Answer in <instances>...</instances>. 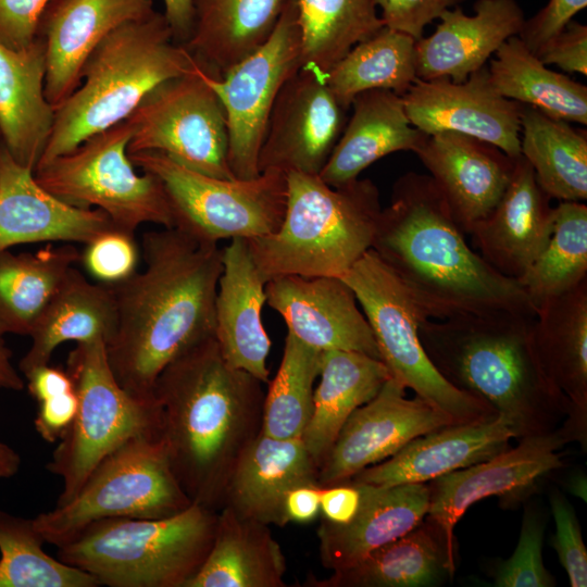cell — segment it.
<instances>
[{
	"instance_id": "cell-17",
	"label": "cell",
	"mask_w": 587,
	"mask_h": 587,
	"mask_svg": "<svg viewBox=\"0 0 587 587\" xmlns=\"http://www.w3.org/2000/svg\"><path fill=\"white\" fill-rule=\"evenodd\" d=\"M455 424L390 377L344 424L326 459L317 470L324 487L350 479L362 470L396 454L414 438Z\"/></svg>"
},
{
	"instance_id": "cell-14",
	"label": "cell",
	"mask_w": 587,
	"mask_h": 587,
	"mask_svg": "<svg viewBox=\"0 0 587 587\" xmlns=\"http://www.w3.org/2000/svg\"><path fill=\"white\" fill-rule=\"evenodd\" d=\"M301 29L297 0H287L267 40L208 83L226 115L228 165L238 179L260 174L259 151L274 102L284 84L301 67Z\"/></svg>"
},
{
	"instance_id": "cell-20",
	"label": "cell",
	"mask_w": 587,
	"mask_h": 587,
	"mask_svg": "<svg viewBox=\"0 0 587 587\" xmlns=\"http://www.w3.org/2000/svg\"><path fill=\"white\" fill-rule=\"evenodd\" d=\"M154 12L153 0H50L36 36L46 48L49 103L55 109L78 87L85 61L105 36Z\"/></svg>"
},
{
	"instance_id": "cell-47",
	"label": "cell",
	"mask_w": 587,
	"mask_h": 587,
	"mask_svg": "<svg viewBox=\"0 0 587 587\" xmlns=\"http://www.w3.org/2000/svg\"><path fill=\"white\" fill-rule=\"evenodd\" d=\"M555 533L552 546L572 587L587 586V549L575 510L557 489L550 495Z\"/></svg>"
},
{
	"instance_id": "cell-42",
	"label": "cell",
	"mask_w": 587,
	"mask_h": 587,
	"mask_svg": "<svg viewBox=\"0 0 587 587\" xmlns=\"http://www.w3.org/2000/svg\"><path fill=\"white\" fill-rule=\"evenodd\" d=\"M587 279V205L560 201L545 249L517 279L537 309Z\"/></svg>"
},
{
	"instance_id": "cell-58",
	"label": "cell",
	"mask_w": 587,
	"mask_h": 587,
	"mask_svg": "<svg viewBox=\"0 0 587 587\" xmlns=\"http://www.w3.org/2000/svg\"><path fill=\"white\" fill-rule=\"evenodd\" d=\"M21 466V457L7 444L0 441V478L14 476Z\"/></svg>"
},
{
	"instance_id": "cell-41",
	"label": "cell",
	"mask_w": 587,
	"mask_h": 587,
	"mask_svg": "<svg viewBox=\"0 0 587 587\" xmlns=\"http://www.w3.org/2000/svg\"><path fill=\"white\" fill-rule=\"evenodd\" d=\"M301 66L321 75L384 23L374 0H297Z\"/></svg>"
},
{
	"instance_id": "cell-16",
	"label": "cell",
	"mask_w": 587,
	"mask_h": 587,
	"mask_svg": "<svg viewBox=\"0 0 587 587\" xmlns=\"http://www.w3.org/2000/svg\"><path fill=\"white\" fill-rule=\"evenodd\" d=\"M347 111L323 75L301 66L272 108L259 151L260 173L319 175L346 125Z\"/></svg>"
},
{
	"instance_id": "cell-34",
	"label": "cell",
	"mask_w": 587,
	"mask_h": 587,
	"mask_svg": "<svg viewBox=\"0 0 587 587\" xmlns=\"http://www.w3.org/2000/svg\"><path fill=\"white\" fill-rule=\"evenodd\" d=\"M320 383L301 440L317 470L349 416L391 377L382 360L345 350L321 352Z\"/></svg>"
},
{
	"instance_id": "cell-55",
	"label": "cell",
	"mask_w": 587,
	"mask_h": 587,
	"mask_svg": "<svg viewBox=\"0 0 587 587\" xmlns=\"http://www.w3.org/2000/svg\"><path fill=\"white\" fill-rule=\"evenodd\" d=\"M321 491L319 484L298 486L289 491L285 501L287 519L295 523H310L321 513Z\"/></svg>"
},
{
	"instance_id": "cell-28",
	"label": "cell",
	"mask_w": 587,
	"mask_h": 587,
	"mask_svg": "<svg viewBox=\"0 0 587 587\" xmlns=\"http://www.w3.org/2000/svg\"><path fill=\"white\" fill-rule=\"evenodd\" d=\"M513 437L503 419L452 424L419 436L352 479L376 486L428 483L507 450Z\"/></svg>"
},
{
	"instance_id": "cell-31",
	"label": "cell",
	"mask_w": 587,
	"mask_h": 587,
	"mask_svg": "<svg viewBox=\"0 0 587 587\" xmlns=\"http://www.w3.org/2000/svg\"><path fill=\"white\" fill-rule=\"evenodd\" d=\"M46 48L36 37L22 50L0 43V135L10 155L35 171L50 137L54 108L45 95Z\"/></svg>"
},
{
	"instance_id": "cell-23",
	"label": "cell",
	"mask_w": 587,
	"mask_h": 587,
	"mask_svg": "<svg viewBox=\"0 0 587 587\" xmlns=\"http://www.w3.org/2000/svg\"><path fill=\"white\" fill-rule=\"evenodd\" d=\"M474 13L445 11L435 32L415 42L416 77L462 83L486 65L500 46L517 36L525 14L516 0H476Z\"/></svg>"
},
{
	"instance_id": "cell-51",
	"label": "cell",
	"mask_w": 587,
	"mask_h": 587,
	"mask_svg": "<svg viewBox=\"0 0 587 587\" xmlns=\"http://www.w3.org/2000/svg\"><path fill=\"white\" fill-rule=\"evenodd\" d=\"M536 55L545 65L587 75V26L572 20Z\"/></svg>"
},
{
	"instance_id": "cell-54",
	"label": "cell",
	"mask_w": 587,
	"mask_h": 587,
	"mask_svg": "<svg viewBox=\"0 0 587 587\" xmlns=\"http://www.w3.org/2000/svg\"><path fill=\"white\" fill-rule=\"evenodd\" d=\"M25 377L28 392L37 402L75 389L66 369L62 370L49 364L30 370Z\"/></svg>"
},
{
	"instance_id": "cell-57",
	"label": "cell",
	"mask_w": 587,
	"mask_h": 587,
	"mask_svg": "<svg viewBox=\"0 0 587 587\" xmlns=\"http://www.w3.org/2000/svg\"><path fill=\"white\" fill-rule=\"evenodd\" d=\"M11 354L0 336V388L20 391L25 384L11 362Z\"/></svg>"
},
{
	"instance_id": "cell-60",
	"label": "cell",
	"mask_w": 587,
	"mask_h": 587,
	"mask_svg": "<svg viewBox=\"0 0 587 587\" xmlns=\"http://www.w3.org/2000/svg\"><path fill=\"white\" fill-rule=\"evenodd\" d=\"M1 141H2V140H1V135H0V145H1Z\"/></svg>"
},
{
	"instance_id": "cell-59",
	"label": "cell",
	"mask_w": 587,
	"mask_h": 587,
	"mask_svg": "<svg viewBox=\"0 0 587 587\" xmlns=\"http://www.w3.org/2000/svg\"><path fill=\"white\" fill-rule=\"evenodd\" d=\"M587 479L586 475L582 472L572 474L566 482V489L573 496L584 500H587Z\"/></svg>"
},
{
	"instance_id": "cell-3",
	"label": "cell",
	"mask_w": 587,
	"mask_h": 587,
	"mask_svg": "<svg viewBox=\"0 0 587 587\" xmlns=\"http://www.w3.org/2000/svg\"><path fill=\"white\" fill-rule=\"evenodd\" d=\"M429 175L408 172L382 209L372 249L403 283L425 319L536 309L516 279L495 270L464 239Z\"/></svg>"
},
{
	"instance_id": "cell-5",
	"label": "cell",
	"mask_w": 587,
	"mask_h": 587,
	"mask_svg": "<svg viewBox=\"0 0 587 587\" xmlns=\"http://www.w3.org/2000/svg\"><path fill=\"white\" fill-rule=\"evenodd\" d=\"M198 65L175 40L163 13L116 27L88 55L78 87L54 109L52 130L36 168L125 121L155 86Z\"/></svg>"
},
{
	"instance_id": "cell-1",
	"label": "cell",
	"mask_w": 587,
	"mask_h": 587,
	"mask_svg": "<svg viewBox=\"0 0 587 587\" xmlns=\"http://www.w3.org/2000/svg\"><path fill=\"white\" fill-rule=\"evenodd\" d=\"M140 248L143 271L111 284L117 326L105 352L117 383L150 400L162 370L214 336L223 249L174 227L146 232Z\"/></svg>"
},
{
	"instance_id": "cell-43",
	"label": "cell",
	"mask_w": 587,
	"mask_h": 587,
	"mask_svg": "<svg viewBox=\"0 0 587 587\" xmlns=\"http://www.w3.org/2000/svg\"><path fill=\"white\" fill-rule=\"evenodd\" d=\"M320 350L287 333L278 371L263 403L262 433L278 439H300L313 407Z\"/></svg>"
},
{
	"instance_id": "cell-9",
	"label": "cell",
	"mask_w": 587,
	"mask_h": 587,
	"mask_svg": "<svg viewBox=\"0 0 587 587\" xmlns=\"http://www.w3.org/2000/svg\"><path fill=\"white\" fill-rule=\"evenodd\" d=\"M340 278L354 292L392 378L455 424L498 416L489 404L452 386L433 365L419 336L420 321L425 317L403 283L373 249Z\"/></svg>"
},
{
	"instance_id": "cell-56",
	"label": "cell",
	"mask_w": 587,
	"mask_h": 587,
	"mask_svg": "<svg viewBox=\"0 0 587 587\" xmlns=\"http://www.w3.org/2000/svg\"><path fill=\"white\" fill-rule=\"evenodd\" d=\"M164 16L179 43H185L192 27L191 0H163Z\"/></svg>"
},
{
	"instance_id": "cell-36",
	"label": "cell",
	"mask_w": 587,
	"mask_h": 587,
	"mask_svg": "<svg viewBox=\"0 0 587 587\" xmlns=\"http://www.w3.org/2000/svg\"><path fill=\"white\" fill-rule=\"evenodd\" d=\"M286 571L268 525L223 507L209 554L186 587H285Z\"/></svg>"
},
{
	"instance_id": "cell-22",
	"label": "cell",
	"mask_w": 587,
	"mask_h": 587,
	"mask_svg": "<svg viewBox=\"0 0 587 587\" xmlns=\"http://www.w3.org/2000/svg\"><path fill=\"white\" fill-rule=\"evenodd\" d=\"M115 228L101 210L68 204L42 188L1 141L0 251L42 241L88 243Z\"/></svg>"
},
{
	"instance_id": "cell-45",
	"label": "cell",
	"mask_w": 587,
	"mask_h": 587,
	"mask_svg": "<svg viewBox=\"0 0 587 587\" xmlns=\"http://www.w3.org/2000/svg\"><path fill=\"white\" fill-rule=\"evenodd\" d=\"M546 521L542 513L528 507L523 515L517 546L513 554L492 571L496 587H553L554 577L542 560Z\"/></svg>"
},
{
	"instance_id": "cell-39",
	"label": "cell",
	"mask_w": 587,
	"mask_h": 587,
	"mask_svg": "<svg viewBox=\"0 0 587 587\" xmlns=\"http://www.w3.org/2000/svg\"><path fill=\"white\" fill-rule=\"evenodd\" d=\"M80 252L72 243L47 245L35 253L0 251V336L32 333Z\"/></svg>"
},
{
	"instance_id": "cell-12",
	"label": "cell",
	"mask_w": 587,
	"mask_h": 587,
	"mask_svg": "<svg viewBox=\"0 0 587 587\" xmlns=\"http://www.w3.org/2000/svg\"><path fill=\"white\" fill-rule=\"evenodd\" d=\"M132 125L125 120L34 171L37 183L62 201L104 212L134 234L143 223L173 228L165 192L151 174H138L127 154Z\"/></svg>"
},
{
	"instance_id": "cell-24",
	"label": "cell",
	"mask_w": 587,
	"mask_h": 587,
	"mask_svg": "<svg viewBox=\"0 0 587 587\" xmlns=\"http://www.w3.org/2000/svg\"><path fill=\"white\" fill-rule=\"evenodd\" d=\"M550 200L529 163L517 157L499 202L470 232L483 259L502 275L517 280L550 239L554 221Z\"/></svg>"
},
{
	"instance_id": "cell-40",
	"label": "cell",
	"mask_w": 587,
	"mask_h": 587,
	"mask_svg": "<svg viewBox=\"0 0 587 587\" xmlns=\"http://www.w3.org/2000/svg\"><path fill=\"white\" fill-rule=\"evenodd\" d=\"M415 42L412 36L384 26L353 46L324 79L348 110L363 91L385 89L402 96L417 78Z\"/></svg>"
},
{
	"instance_id": "cell-11",
	"label": "cell",
	"mask_w": 587,
	"mask_h": 587,
	"mask_svg": "<svg viewBox=\"0 0 587 587\" xmlns=\"http://www.w3.org/2000/svg\"><path fill=\"white\" fill-rule=\"evenodd\" d=\"M163 187L173 227L197 239L263 237L276 232L287 205V175L266 170L250 179H223L180 165L160 152L128 154Z\"/></svg>"
},
{
	"instance_id": "cell-50",
	"label": "cell",
	"mask_w": 587,
	"mask_h": 587,
	"mask_svg": "<svg viewBox=\"0 0 587 587\" xmlns=\"http://www.w3.org/2000/svg\"><path fill=\"white\" fill-rule=\"evenodd\" d=\"M586 5L587 0H549L534 16L525 20L519 37L536 54Z\"/></svg>"
},
{
	"instance_id": "cell-44",
	"label": "cell",
	"mask_w": 587,
	"mask_h": 587,
	"mask_svg": "<svg viewBox=\"0 0 587 587\" xmlns=\"http://www.w3.org/2000/svg\"><path fill=\"white\" fill-rule=\"evenodd\" d=\"M33 519L0 510V587H98L89 573L45 552Z\"/></svg>"
},
{
	"instance_id": "cell-25",
	"label": "cell",
	"mask_w": 587,
	"mask_h": 587,
	"mask_svg": "<svg viewBox=\"0 0 587 587\" xmlns=\"http://www.w3.org/2000/svg\"><path fill=\"white\" fill-rule=\"evenodd\" d=\"M357 483L361 500L354 516L346 524H333L322 519L316 532L319 559L322 566L330 571L353 566L374 550L413 529L428 512L426 483L394 486Z\"/></svg>"
},
{
	"instance_id": "cell-52",
	"label": "cell",
	"mask_w": 587,
	"mask_h": 587,
	"mask_svg": "<svg viewBox=\"0 0 587 587\" xmlns=\"http://www.w3.org/2000/svg\"><path fill=\"white\" fill-rule=\"evenodd\" d=\"M77 408L75 389L38 402L34 421L37 433L48 442L59 441L73 423Z\"/></svg>"
},
{
	"instance_id": "cell-53",
	"label": "cell",
	"mask_w": 587,
	"mask_h": 587,
	"mask_svg": "<svg viewBox=\"0 0 587 587\" xmlns=\"http://www.w3.org/2000/svg\"><path fill=\"white\" fill-rule=\"evenodd\" d=\"M361 500L359 484L352 478L324 486L321 491V514L333 524H346L357 513Z\"/></svg>"
},
{
	"instance_id": "cell-49",
	"label": "cell",
	"mask_w": 587,
	"mask_h": 587,
	"mask_svg": "<svg viewBox=\"0 0 587 587\" xmlns=\"http://www.w3.org/2000/svg\"><path fill=\"white\" fill-rule=\"evenodd\" d=\"M49 1L0 0V43L12 50H22L32 45Z\"/></svg>"
},
{
	"instance_id": "cell-38",
	"label": "cell",
	"mask_w": 587,
	"mask_h": 587,
	"mask_svg": "<svg viewBox=\"0 0 587 587\" xmlns=\"http://www.w3.org/2000/svg\"><path fill=\"white\" fill-rule=\"evenodd\" d=\"M521 155L539 187L552 199H587V136L569 122L530 105H521Z\"/></svg>"
},
{
	"instance_id": "cell-10",
	"label": "cell",
	"mask_w": 587,
	"mask_h": 587,
	"mask_svg": "<svg viewBox=\"0 0 587 587\" xmlns=\"http://www.w3.org/2000/svg\"><path fill=\"white\" fill-rule=\"evenodd\" d=\"M191 504L171 469L161 437L141 435L104 457L71 501L33 520L45 542L59 547L97 521L163 519Z\"/></svg>"
},
{
	"instance_id": "cell-32",
	"label": "cell",
	"mask_w": 587,
	"mask_h": 587,
	"mask_svg": "<svg viewBox=\"0 0 587 587\" xmlns=\"http://www.w3.org/2000/svg\"><path fill=\"white\" fill-rule=\"evenodd\" d=\"M455 552L427 516L401 537L379 547L351 567L326 578L309 575L305 587H434L452 579Z\"/></svg>"
},
{
	"instance_id": "cell-27",
	"label": "cell",
	"mask_w": 587,
	"mask_h": 587,
	"mask_svg": "<svg viewBox=\"0 0 587 587\" xmlns=\"http://www.w3.org/2000/svg\"><path fill=\"white\" fill-rule=\"evenodd\" d=\"M309 484H319L317 465L301 438L278 439L261 432L236 463L223 507L265 525L283 527L289 523L287 495Z\"/></svg>"
},
{
	"instance_id": "cell-21",
	"label": "cell",
	"mask_w": 587,
	"mask_h": 587,
	"mask_svg": "<svg viewBox=\"0 0 587 587\" xmlns=\"http://www.w3.org/2000/svg\"><path fill=\"white\" fill-rule=\"evenodd\" d=\"M428 170L464 234L484 220L507 189L516 158L454 132L426 135L414 152Z\"/></svg>"
},
{
	"instance_id": "cell-8",
	"label": "cell",
	"mask_w": 587,
	"mask_h": 587,
	"mask_svg": "<svg viewBox=\"0 0 587 587\" xmlns=\"http://www.w3.org/2000/svg\"><path fill=\"white\" fill-rule=\"evenodd\" d=\"M66 371L78 408L47 464L62 480L55 505L71 501L95 466L127 440L141 435L161 437L157 399L136 398L117 383L103 339L76 344L68 353Z\"/></svg>"
},
{
	"instance_id": "cell-7",
	"label": "cell",
	"mask_w": 587,
	"mask_h": 587,
	"mask_svg": "<svg viewBox=\"0 0 587 587\" xmlns=\"http://www.w3.org/2000/svg\"><path fill=\"white\" fill-rule=\"evenodd\" d=\"M217 511L192 503L163 519L93 522L58 547V559L109 587H186L212 547Z\"/></svg>"
},
{
	"instance_id": "cell-18",
	"label": "cell",
	"mask_w": 587,
	"mask_h": 587,
	"mask_svg": "<svg viewBox=\"0 0 587 587\" xmlns=\"http://www.w3.org/2000/svg\"><path fill=\"white\" fill-rule=\"evenodd\" d=\"M405 113L423 134L454 132L490 143L517 158L521 103L502 97L492 86L487 65L466 80H422L401 96Z\"/></svg>"
},
{
	"instance_id": "cell-4",
	"label": "cell",
	"mask_w": 587,
	"mask_h": 587,
	"mask_svg": "<svg viewBox=\"0 0 587 587\" xmlns=\"http://www.w3.org/2000/svg\"><path fill=\"white\" fill-rule=\"evenodd\" d=\"M535 316L513 311L422 319L419 336L439 374L489 404L513 437L570 429L573 408L548 377L534 341Z\"/></svg>"
},
{
	"instance_id": "cell-26",
	"label": "cell",
	"mask_w": 587,
	"mask_h": 587,
	"mask_svg": "<svg viewBox=\"0 0 587 587\" xmlns=\"http://www.w3.org/2000/svg\"><path fill=\"white\" fill-rule=\"evenodd\" d=\"M266 302L262 279L246 239L234 238L223 249V270L215 299L214 337L226 362L263 384L271 340L262 323Z\"/></svg>"
},
{
	"instance_id": "cell-2",
	"label": "cell",
	"mask_w": 587,
	"mask_h": 587,
	"mask_svg": "<svg viewBox=\"0 0 587 587\" xmlns=\"http://www.w3.org/2000/svg\"><path fill=\"white\" fill-rule=\"evenodd\" d=\"M153 395L176 479L192 503L221 510L236 463L262 430L263 383L229 365L213 336L167 364Z\"/></svg>"
},
{
	"instance_id": "cell-13",
	"label": "cell",
	"mask_w": 587,
	"mask_h": 587,
	"mask_svg": "<svg viewBox=\"0 0 587 587\" xmlns=\"http://www.w3.org/2000/svg\"><path fill=\"white\" fill-rule=\"evenodd\" d=\"M200 64L150 90L126 118L132 125L127 154L160 152L192 171L233 179L222 102Z\"/></svg>"
},
{
	"instance_id": "cell-35",
	"label": "cell",
	"mask_w": 587,
	"mask_h": 587,
	"mask_svg": "<svg viewBox=\"0 0 587 587\" xmlns=\"http://www.w3.org/2000/svg\"><path fill=\"white\" fill-rule=\"evenodd\" d=\"M287 0H191L192 27L184 46L221 77L273 33Z\"/></svg>"
},
{
	"instance_id": "cell-15",
	"label": "cell",
	"mask_w": 587,
	"mask_h": 587,
	"mask_svg": "<svg viewBox=\"0 0 587 587\" xmlns=\"http://www.w3.org/2000/svg\"><path fill=\"white\" fill-rule=\"evenodd\" d=\"M570 442L574 438L561 425L546 434L521 438L514 448L428 482L426 516L455 552L454 527L472 504L497 496L507 505L530 496L545 477L563 466L559 451Z\"/></svg>"
},
{
	"instance_id": "cell-48",
	"label": "cell",
	"mask_w": 587,
	"mask_h": 587,
	"mask_svg": "<svg viewBox=\"0 0 587 587\" xmlns=\"http://www.w3.org/2000/svg\"><path fill=\"white\" fill-rule=\"evenodd\" d=\"M465 0H374L384 26L403 32L414 39L423 37L427 25L447 10Z\"/></svg>"
},
{
	"instance_id": "cell-46",
	"label": "cell",
	"mask_w": 587,
	"mask_h": 587,
	"mask_svg": "<svg viewBox=\"0 0 587 587\" xmlns=\"http://www.w3.org/2000/svg\"><path fill=\"white\" fill-rule=\"evenodd\" d=\"M86 245L80 260L87 271L101 283H117L136 271L139 249L134 234L115 228Z\"/></svg>"
},
{
	"instance_id": "cell-6",
	"label": "cell",
	"mask_w": 587,
	"mask_h": 587,
	"mask_svg": "<svg viewBox=\"0 0 587 587\" xmlns=\"http://www.w3.org/2000/svg\"><path fill=\"white\" fill-rule=\"evenodd\" d=\"M279 228L247 240L265 284L276 277H341L372 249L382 212L369 178L330 186L319 175L289 172Z\"/></svg>"
},
{
	"instance_id": "cell-33",
	"label": "cell",
	"mask_w": 587,
	"mask_h": 587,
	"mask_svg": "<svg viewBox=\"0 0 587 587\" xmlns=\"http://www.w3.org/2000/svg\"><path fill=\"white\" fill-rule=\"evenodd\" d=\"M116 326L117 308L111 284H92L73 266L29 334L32 345L18 367L25 375L49 364L53 351L66 341L103 339L107 344Z\"/></svg>"
},
{
	"instance_id": "cell-37",
	"label": "cell",
	"mask_w": 587,
	"mask_h": 587,
	"mask_svg": "<svg viewBox=\"0 0 587 587\" xmlns=\"http://www.w3.org/2000/svg\"><path fill=\"white\" fill-rule=\"evenodd\" d=\"M492 57L489 77L502 97L553 118L587 125V87L548 68L519 36L509 38Z\"/></svg>"
},
{
	"instance_id": "cell-19",
	"label": "cell",
	"mask_w": 587,
	"mask_h": 587,
	"mask_svg": "<svg viewBox=\"0 0 587 587\" xmlns=\"http://www.w3.org/2000/svg\"><path fill=\"white\" fill-rule=\"evenodd\" d=\"M266 303L288 333L320 351H355L380 360L365 315L352 289L330 276H280L265 284Z\"/></svg>"
},
{
	"instance_id": "cell-30",
	"label": "cell",
	"mask_w": 587,
	"mask_h": 587,
	"mask_svg": "<svg viewBox=\"0 0 587 587\" xmlns=\"http://www.w3.org/2000/svg\"><path fill=\"white\" fill-rule=\"evenodd\" d=\"M350 108L352 114L319 173L330 186L358 178L367 166L390 153L415 152L426 136L412 125L402 97L394 91H363Z\"/></svg>"
},
{
	"instance_id": "cell-29",
	"label": "cell",
	"mask_w": 587,
	"mask_h": 587,
	"mask_svg": "<svg viewBox=\"0 0 587 587\" xmlns=\"http://www.w3.org/2000/svg\"><path fill=\"white\" fill-rule=\"evenodd\" d=\"M534 341L553 385L573 408L575 441L587 444V279L536 309Z\"/></svg>"
}]
</instances>
